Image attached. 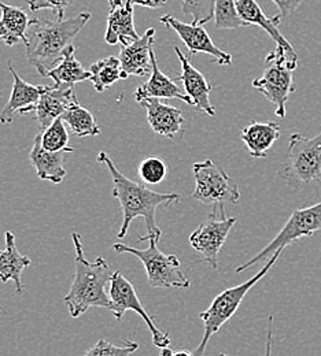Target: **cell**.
Listing matches in <instances>:
<instances>
[{
  "label": "cell",
  "mask_w": 321,
  "mask_h": 356,
  "mask_svg": "<svg viewBox=\"0 0 321 356\" xmlns=\"http://www.w3.org/2000/svg\"><path fill=\"white\" fill-rule=\"evenodd\" d=\"M139 241H150L147 250H138L127 244H114L113 248L120 254H132L144 265L148 282L152 288H189L191 281L182 270L180 261L176 255H165L158 248L161 240L157 234L139 237Z\"/></svg>",
  "instance_id": "4"
},
{
  "label": "cell",
  "mask_w": 321,
  "mask_h": 356,
  "mask_svg": "<svg viewBox=\"0 0 321 356\" xmlns=\"http://www.w3.org/2000/svg\"><path fill=\"white\" fill-rule=\"evenodd\" d=\"M195 191L192 197L214 206L236 204L240 200L237 184L210 158L192 166Z\"/></svg>",
  "instance_id": "9"
},
{
  "label": "cell",
  "mask_w": 321,
  "mask_h": 356,
  "mask_svg": "<svg viewBox=\"0 0 321 356\" xmlns=\"http://www.w3.org/2000/svg\"><path fill=\"white\" fill-rule=\"evenodd\" d=\"M91 72L86 70L76 59V48L70 44L66 48L62 60L47 73L46 77L54 80L55 87L69 88L77 83L91 80Z\"/></svg>",
  "instance_id": "25"
},
{
  "label": "cell",
  "mask_w": 321,
  "mask_h": 356,
  "mask_svg": "<svg viewBox=\"0 0 321 356\" xmlns=\"http://www.w3.org/2000/svg\"><path fill=\"white\" fill-rule=\"evenodd\" d=\"M281 127L274 122H251L240 132V138L246 144L249 154L254 159L265 158L280 137Z\"/></svg>",
  "instance_id": "21"
},
{
  "label": "cell",
  "mask_w": 321,
  "mask_h": 356,
  "mask_svg": "<svg viewBox=\"0 0 321 356\" xmlns=\"http://www.w3.org/2000/svg\"><path fill=\"white\" fill-rule=\"evenodd\" d=\"M90 72L93 88L97 92H103L114 86L118 80H123L121 60L117 56H107L92 63Z\"/></svg>",
  "instance_id": "26"
},
{
  "label": "cell",
  "mask_w": 321,
  "mask_h": 356,
  "mask_svg": "<svg viewBox=\"0 0 321 356\" xmlns=\"http://www.w3.org/2000/svg\"><path fill=\"white\" fill-rule=\"evenodd\" d=\"M109 3H110V6H111V8H114V7H117V6H121V4H123V0H109Z\"/></svg>",
  "instance_id": "36"
},
{
  "label": "cell",
  "mask_w": 321,
  "mask_h": 356,
  "mask_svg": "<svg viewBox=\"0 0 321 356\" xmlns=\"http://www.w3.org/2000/svg\"><path fill=\"white\" fill-rule=\"evenodd\" d=\"M61 118L66 122L70 131L77 137H95L100 134V129L92 115L91 111L81 107L80 104H75L68 108Z\"/></svg>",
  "instance_id": "27"
},
{
  "label": "cell",
  "mask_w": 321,
  "mask_h": 356,
  "mask_svg": "<svg viewBox=\"0 0 321 356\" xmlns=\"http://www.w3.org/2000/svg\"><path fill=\"white\" fill-rule=\"evenodd\" d=\"M72 240L76 251V274L69 293L63 298L72 318H79L92 307L110 309L111 299L106 292V286L111 281L114 271L102 257H97L95 262L86 258L80 233L75 232Z\"/></svg>",
  "instance_id": "3"
},
{
  "label": "cell",
  "mask_w": 321,
  "mask_h": 356,
  "mask_svg": "<svg viewBox=\"0 0 321 356\" xmlns=\"http://www.w3.org/2000/svg\"><path fill=\"white\" fill-rule=\"evenodd\" d=\"M65 154L66 151L51 152L45 149L42 145V136L38 134L35 137L29 158H31V163L36 169L39 178L54 184H59L62 182L63 178L66 177L65 159H63Z\"/></svg>",
  "instance_id": "23"
},
{
  "label": "cell",
  "mask_w": 321,
  "mask_h": 356,
  "mask_svg": "<svg viewBox=\"0 0 321 356\" xmlns=\"http://www.w3.org/2000/svg\"><path fill=\"white\" fill-rule=\"evenodd\" d=\"M154 29H147L146 33L131 44L124 45L120 54L121 67H123V80H127L130 76L146 77L151 74V49L154 47Z\"/></svg>",
  "instance_id": "16"
},
{
  "label": "cell",
  "mask_w": 321,
  "mask_h": 356,
  "mask_svg": "<svg viewBox=\"0 0 321 356\" xmlns=\"http://www.w3.org/2000/svg\"><path fill=\"white\" fill-rule=\"evenodd\" d=\"M151 63H152V70H151V77L150 80L139 87L135 90V99L136 102L144 99V97H158V99H179L183 100L187 104L192 106V99L185 93V90H182L180 87L176 84V80L169 79L165 76L157 63L154 47L151 49Z\"/></svg>",
  "instance_id": "19"
},
{
  "label": "cell",
  "mask_w": 321,
  "mask_h": 356,
  "mask_svg": "<svg viewBox=\"0 0 321 356\" xmlns=\"http://www.w3.org/2000/svg\"><path fill=\"white\" fill-rule=\"evenodd\" d=\"M280 10V17L285 18L292 15L304 0H272Z\"/></svg>",
  "instance_id": "34"
},
{
  "label": "cell",
  "mask_w": 321,
  "mask_h": 356,
  "mask_svg": "<svg viewBox=\"0 0 321 356\" xmlns=\"http://www.w3.org/2000/svg\"><path fill=\"white\" fill-rule=\"evenodd\" d=\"M8 69L13 76V90L11 96L4 106V108L0 113V124L8 125L13 122L15 113H19L21 115H26L29 113H33V108L36 103L39 102L45 87L46 86H32L22 80L17 72L14 70L13 65L8 63Z\"/></svg>",
  "instance_id": "15"
},
{
  "label": "cell",
  "mask_w": 321,
  "mask_h": 356,
  "mask_svg": "<svg viewBox=\"0 0 321 356\" xmlns=\"http://www.w3.org/2000/svg\"><path fill=\"white\" fill-rule=\"evenodd\" d=\"M42 136V145L47 151L51 152H73L75 148L69 145V134L66 131V127L63 124L62 118L55 120L49 127L42 128L39 132Z\"/></svg>",
  "instance_id": "28"
},
{
  "label": "cell",
  "mask_w": 321,
  "mask_h": 356,
  "mask_svg": "<svg viewBox=\"0 0 321 356\" xmlns=\"http://www.w3.org/2000/svg\"><path fill=\"white\" fill-rule=\"evenodd\" d=\"M235 223V217H226L224 206H214L209 217L189 236L192 248L202 254L203 261L212 268H219V254Z\"/></svg>",
  "instance_id": "10"
},
{
  "label": "cell",
  "mask_w": 321,
  "mask_h": 356,
  "mask_svg": "<svg viewBox=\"0 0 321 356\" xmlns=\"http://www.w3.org/2000/svg\"><path fill=\"white\" fill-rule=\"evenodd\" d=\"M109 295L111 299V306L109 310L113 312V315L116 316L117 321H121L125 312L132 310L139 314L143 318V321L146 322V325L148 326V329L152 334L154 346H157L158 348H165V347L171 346L169 332L164 333L162 330H159L155 326L154 318H151L150 314L146 312V309L143 307V305L138 298V293L135 291V286L120 271H114V274H113V278L110 281Z\"/></svg>",
  "instance_id": "11"
},
{
  "label": "cell",
  "mask_w": 321,
  "mask_h": 356,
  "mask_svg": "<svg viewBox=\"0 0 321 356\" xmlns=\"http://www.w3.org/2000/svg\"><path fill=\"white\" fill-rule=\"evenodd\" d=\"M161 24L173 29L188 49V58H192L195 54L203 52L214 58L220 66H227L232 63V55L219 48L210 39L209 33L205 31L203 25L198 24H185L176 19L173 15L166 14L159 19Z\"/></svg>",
  "instance_id": "12"
},
{
  "label": "cell",
  "mask_w": 321,
  "mask_h": 356,
  "mask_svg": "<svg viewBox=\"0 0 321 356\" xmlns=\"http://www.w3.org/2000/svg\"><path fill=\"white\" fill-rule=\"evenodd\" d=\"M280 177L294 188L321 178V132L313 137L292 134Z\"/></svg>",
  "instance_id": "7"
},
{
  "label": "cell",
  "mask_w": 321,
  "mask_h": 356,
  "mask_svg": "<svg viewBox=\"0 0 321 356\" xmlns=\"http://www.w3.org/2000/svg\"><path fill=\"white\" fill-rule=\"evenodd\" d=\"M139 104L147 111V121L155 134L173 138L176 134H183V113L173 106L166 104L158 97H144Z\"/></svg>",
  "instance_id": "14"
},
{
  "label": "cell",
  "mask_w": 321,
  "mask_h": 356,
  "mask_svg": "<svg viewBox=\"0 0 321 356\" xmlns=\"http://www.w3.org/2000/svg\"><path fill=\"white\" fill-rule=\"evenodd\" d=\"M318 232H321V202L311 207L295 210L275 238L254 258L236 267V273H242L260 262H267L276 251H284L288 245L294 244L302 237H311Z\"/></svg>",
  "instance_id": "8"
},
{
  "label": "cell",
  "mask_w": 321,
  "mask_h": 356,
  "mask_svg": "<svg viewBox=\"0 0 321 356\" xmlns=\"http://www.w3.org/2000/svg\"><path fill=\"white\" fill-rule=\"evenodd\" d=\"M134 4H139L141 7H147V8H159L162 6H165L166 0H131Z\"/></svg>",
  "instance_id": "35"
},
{
  "label": "cell",
  "mask_w": 321,
  "mask_h": 356,
  "mask_svg": "<svg viewBox=\"0 0 321 356\" xmlns=\"http://www.w3.org/2000/svg\"><path fill=\"white\" fill-rule=\"evenodd\" d=\"M75 104H79V99L73 87H45L33 113L40 127L47 128Z\"/></svg>",
  "instance_id": "17"
},
{
  "label": "cell",
  "mask_w": 321,
  "mask_h": 356,
  "mask_svg": "<svg viewBox=\"0 0 321 356\" xmlns=\"http://www.w3.org/2000/svg\"><path fill=\"white\" fill-rule=\"evenodd\" d=\"M6 250H0V280L1 282H8L10 280L15 284L17 295L24 292V285L21 282V274L32 261L26 255H21L15 245V236L11 232H6Z\"/></svg>",
  "instance_id": "24"
},
{
  "label": "cell",
  "mask_w": 321,
  "mask_h": 356,
  "mask_svg": "<svg viewBox=\"0 0 321 356\" xmlns=\"http://www.w3.org/2000/svg\"><path fill=\"white\" fill-rule=\"evenodd\" d=\"M281 252L283 250L276 251L275 254L267 261V265L263 267L254 277L244 281L243 284H239L236 286L223 291L220 295L214 298V300L212 302L210 307L206 312H201L199 316L203 321L205 332H203V337L199 347L195 351H192V355L202 356L205 354L212 336L216 334L221 329V326L235 315V312H237V309L240 307L244 296L258 281H261L268 274V271L279 261Z\"/></svg>",
  "instance_id": "5"
},
{
  "label": "cell",
  "mask_w": 321,
  "mask_h": 356,
  "mask_svg": "<svg viewBox=\"0 0 321 356\" xmlns=\"http://www.w3.org/2000/svg\"><path fill=\"white\" fill-rule=\"evenodd\" d=\"M297 66L298 56L287 52L284 47L276 45L275 51L265 58L263 76L253 81V87L275 104V114L280 118H285V104L295 90L292 74Z\"/></svg>",
  "instance_id": "6"
},
{
  "label": "cell",
  "mask_w": 321,
  "mask_h": 356,
  "mask_svg": "<svg viewBox=\"0 0 321 356\" xmlns=\"http://www.w3.org/2000/svg\"><path fill=\"white\" fill-rule=\"evenodd\" d=\"M138 170L139 177L146 184H159L168 173L166 163L159 156H146L139 163Z\"/></svg>",
  "instance_id": "31"
},
{
  "label": "cell",
  "mask_w": 321,
  "mask_h": 356,
  "mask_svg": "<svg viewBox=\"0 0 321 356\" xmlns=\"http://www.w3.org/2000/svg\"><path fill=\"white\" fill-rule=\"evenodd\" d=\"M90 18L91 13L84 11L66 19H33L26 33L28 43L25 47L29 63L36 67L40 76L46 77L47 73L62 60L66 48L77 38Z\"/></svg>",
  "instance_id": "2"
},
{
  "label": "cell",
  "mask_w": 321,
  "mask_h": 356,
  "mask_svg": "<svg viewBox=\"0 0 321 356\" xmlns=\"http://www.w3.org/2000/svg\"><path fill=\"white\" fill-rule=\"evenodd\" d=\"M175 51L182 65V76L175 80L183 83L184 90L192 99V107L198 113H205L209 117H214L216 110L209 97L212 86L208 83L205 76L191 65L189 58L184 55L179 47H175Z\"/></svg>",
  "instance_id": "13"
},
{
  "label": "cell",
  "mask_w": 321,
  "mask_h": 356,
  "mask_svg": "<svg viewBox=\"0 0 321 356\" xmlns=\"http://www.w3.org/2000/svg\"><path fill=\"white\" fill-rule=\"evenodd\" d=\"M216 0H183L184 15L192 17V24L205 25L214 18Z\"/></svg>",
  "instance_id": "30"
},
{
  "label": "cell",
  "mask_w": 321,
  "mask_h": 356,
  "mask_svg": "<svg viewBox=\"0 0 321 356\" xmlns=\"http://www.w3.org/2000/svg\"><path fill=\"white\" fill-rule=\"evenodd\" d=\"M214 21L219 29H237L249 26L237 11L236 0H216L214 4Z\"/></svg>",
  "instance_id": "29"
},
{
  "label": "cell",
  "mask_w": 321,
  "mask_h": 356,
  "mask_svg": "<svg viewBox=\"0 0 321 356\" xmlns=\"http://www.w3.org/2000/svg\"><path fill=\"white\" fill-rule=\"evenodd\" d=\"M0 42L6 45L28 43V29L35 18H31L22 8L8 6L0 1Z\"/></svg>",
  "instance_id": "22"
},
{
  "label": "cell",
  "mask_w": 321,
  "mask_h": 356,
  "mask_svg": "<svg viewBox=\"0 0 321 356\" xmlns=\"http://www.w3.org/2000/svg\"><path fill=\"white\" fill-rule=\"evenodd\" d=\"M29 8L32 11L39 10H52L56 13V18L62 19L65 15V10L75 3V0H26Z\"/></svg>",
  "instance_id": "33"
},
{
  "label": "cell",
  "mask_w": 321,
  "mask_h": 356,
  "mask_svg": "<svg viewBox=\"0 0 321 356\" xmlns=\"http://www.w3.org/2000/svg\"><path fill=\"white\" fill-rule=\"evenodd\" d=\"M96 161L97 163H104L107 166L114 184L113 196L120 200V204L123 209L124 221L117 237L118 238L125 237L130 225L138 217H141L144 220L148 234H157L162 237V232L157 226V221H155L157 209L161 206L168 207L171 204H176L180 200V195L175 192L158 193L148 189L144 184L132 181L131 178L127 177L117 169V166L113 163L109 154L104 151H100L97 154Z\"/></svg>",
  "instance_id": "1"
},
{
  "label": "cell",
  "mask_w": 321,
  "mask_h": 356,
  "mask_svg": "<svg viewBox=\"0 0 321 356\" xmlns=\"http://www.w3.org/2000/svg\"><path fill=\"white\" fill-rule=\"evenodd\" d=\"M236 7L240 18L244 22H247L249 25L261 26L275 40L276 45H281L287 49V52H290L294 56H298L294 47L279 31V25L283 19L280 15L268 17L256 0H236Z\"/></svg>",
  "instance_id": "20"
},
{
  "label": "cell",
  "mask_w": 321,
  "mask_h": 356,
  "mask_svg": "<svg viewBox=\"0 0 321 356\" xmlns=\"http://www.w3.org/2000/svg\"><path fill=\"white\" fill-rule=\"evenodd\" d=\"M139 36L135 29L134 21V3L127 0L125 4L111 8L107 17V29L104 35L106 43L110 45H128L138 40Z\"/></svg>",
  "instance_id": "18"
},
{
  "label": "cell",
  "mask_w": 321,
  "mask_h": 356,
  "mask_svg": "<svg viewBox=\"0 0 321 356\" xmlns=\"http://www.w3.org/2000/svg\"><path fill=\"white\" fill-rule=\"evenodd\" d=\"M139 344L135 341H125L123 346L111 344L106 340H99L91 350L87 351L88 356H128L138 351Z\"/></svg>",
  "instance_id": "32"
}]
</instances>
